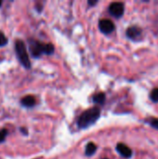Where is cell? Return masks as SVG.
Instances as JSON below:
<instances>
[{"label":"cell","instance_id":"obj_11","mask_svg":"<svg viewBox=\"0 0 158 159\" xmlns=\"http://www.w3.org/2000/svg\"><path fill=\"white\" fill-rule=\"evenodd\" d=\"M150 98L153 102H158V88H156L152 90L150 94Z\"/></svg>","mask_w":158,"mask_h":159},{"label":"cell","instance_id":"obj_15","mask_svg":"<svg viewBox=\"0 0 158 159\" xmlns=\"http://www.w3.org/2000/svg\"><path fill=\"white\" fill-rule=\"evenodd\" d=\"M20 131L23 135H28V130H27L25 128H20Z\"/></svg>","mask_w":158,"mask_h":159},{"label":"cell","instance_id":"obj_18","mask_svg":"<svg viewBox=\"0 0 158 159\" xmlns=\"http://www.w3.org/2000/svg\"><path fill=\"white\" fill-rule=\"evenodd\" d=\"M104 159H108V158H104Z\"/></svg>","mask_w":158,"mask_h":159},{"label":"cell","instance_id":"obj_2","mask_svg":"<svg viewBox=\"0 0 158 159\" xmlns=\"http://www.w3.org/2000/svg\"><path fill=\"white\" fill-rule=\"evenodd\" d=\"M101 116V109L99 107H92L85 111L77 120V126L79 129H88L94 125Z\"/></svg>","mask_w":158,"mask_h":159},{"label":"cell","instance_id":"obj_3","mask_svg":"<svg viewBox=\"0 0 158 159\" xmlns=\"http://www.w3.org/2000/svg\"><path fill=\"white\" fill-rule=\"evenodd\" d=\"M15 52H16V56L20 61V63L25 68V69H30L31 68V61L29 60V55L27 52V48L26 46L24 44V42L20 39H17L15 41Z\"/></svg>","mask_w":158,"mask_h":159},{"label":"cell","instance_id":"obj_5","mask_svg":"<svg viewBox=\"0 0 158 159\" xmlns=\"http://www.w3.org/2000/svg\"><path fill=\"white\" fill-rule=\"evenodd\" d=\"M99 29H100V31L102 34H112L115 31V23L111 20L103 19V20H101L99 21Z\"/></svg>","mask_w":158,"mask_h":159},{"label":"cell","instance_id":"obj_16","mask_svg":"<svg viewBox=\"0 0 158 159\" xmlns=\"http://www.w3.org/2000/svg\"><path fill=\"white\" fill-rule=\"evenodd\" d=\"M97 3H98V1H97V0H94V1H92V0H89V1L88 2V4L90 7H93V6H95Z\"/></svg>","mask_w":158,"mask_h":159},{"label":"cell","instance_id":"obj_7","mask_svg":"<svg viewBox=\"0 0 158 159\" xmlns=\"http://www.w3.org/2000/svg\"><path fill=\"white\" fill-rule=\"evenodd\" d=\"M116 151L119 155H121L125 158H130L132 157L131 149L125 143H118L116 145Z\"/></svg>","mask_w":158,"mask_h":159},{"label":"cell","instance_id":"obj_10","mask_svg":"<svg viewBox=\"0 0 158 159\" xmlns=\"http://www.w3.org/2000/svg\"><path fill=\"white\" fill-rule=\"evenodd\" d=\"M97 152V146L93 143H88L85 149V155L87 157H91Z\"/></svg>","mask_w":158,"mask_h":159},{"label":"cell","instance_id":"obj_13","mask_svg":"<svg viewBox=\"0 0 158 159\" xmlns=\"http://www.w3.org/2000/svg\"><path fill=\"white\" fill-rule=\"evenodd\" d=\"M7 43H8L7 37L0 31V48L1 47H5Z\"/></svg>","mask_w":158,"mask_h":159},{"label":"cell","instance_id":"obj_9","mask_svg":"<svg viewBox=\"0 0 158 159\" xmlns=\"http://www.w3.org/2000/svg\"><path fill=\"white\" fill-rule=\"evenodd\" d=\"M105 94L103 92H99L95 95H93L92 97V101L94 103L96 104H100V105H103V103L105 102Z\"/></svg>","mask_w":158,"mask_h":159},{"label":"cell","instance_id":"obj_8","mask_svg":"<svg viewBox=\"0 0 158 159\" xmlns=\"http://www.w3.org/2000/svg\"><path fill=\"white\" fill-rule=\"evenodd\" d=\"M36 103V100L34 96L32 95H26L20 100V104L21 106L25 108H33Z\"/></svg>","mask_w":158,"mask_h":159},{"label":"cell","instance_id":"obj_17","mask_svg":"<svg viewBox=\"0 0 158 159\" xmlns=\"http://www.w3.org/2000/svg\"><path fill=\"white\" fill-rule=\"evenodd\" d=\"M2 6V1H0V7Z\"/></svg>","mask_w":158,"mask_h":159},{"label":"cell","instance_id":"obj_1","mask_svg":"<svg viewBox=\"0 0 158 159\" xmlns=\"http://www.w3.org/2000/svg\"><path fill=\"white\" fill-rule=\"evenodd\" d=\"M28 45H29V51L31 52L32 57L36 59L40 58L43 54L51 55L54 53L55 50V48L51 43L45 44L34 38H30L28 40Z\"/></svg>","mask_w":158,"mask_h":159},{"label":"cell","instance_id":"obj_6","mask_svg":"<svg viewBox=\"0 0 158 159\" xmlns=\"http://www.w3.org/2000/svg\"><path fill=\"white\" fill-rule=\"evenodd\" d=\"M126 34H127V37L133 40V41H137L139 39H141L142 37V29L140 28L139 26H136V25H133V26H130L127 29L126 31Z\"/></svg>","mask_w":158,"mask_h":159},{"label":"cell","instance_id":"obj_14","mask_svg":"<svg viewBox=\"0 0 158 159\" xmlns=\"http://www.w3.org/2000/svg\"><path fill=\"white\" fill-rule=\"evenodd\" d=\"M7 133H8V131L6 129L0 130V143H2L5 142V140H6V138L7 136Z\"/></svg>","mask_w":158,"mask_h":159},{"label":"cell","instance_id":"obj_12","mask_svg":"<svg viewBox=\"0 0 158 159\" xmlns=\"http://www.w3.org/2000/svg\"><path fill=\"white\" fill-rule=\"evenodd\" d=\"M146 122L154 129H158V118H149L148 120H146Z\"/></svg>","mask_w":158,"mask_h":159},{"label":"cell","instance_id":"obj_4","mask_svg":"<svg viewBox=\"0 0 158 159\" xmlns=\"http://www.w3.org/2000/svg\"><path fill=\"white\" fill-rule=\"evenodd\" d=\"M108 11L109 13L116 18V19H119L121 18L123 15H124V12H125V6L123 3L121 2H114L112 3L110 6H109V8H108Z\"/></svg>","mask_w":158,"mask_h":159}]
</instances>
